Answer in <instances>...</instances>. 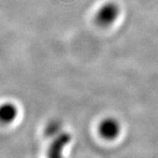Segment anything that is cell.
Segmentation results:
<instances>
[{"mask_svg":"<svg viewBox=\"0 0 158 158\" xmlns=\"http://www.w3.org/2000/svg\"><path fill=\"white\" fill-rule=\"evenodd\" d=\"M119 13L120 10L116 3L107 2L98 9L94 20L99 27L107 28L117 21Z\"/></svg>","mask_w":158,"mask_h":158,"instance_id":"cell-1","label":"cell"},{"mask_svg":"<svg viewBox=\"0 0 158 158\" xmlns=\"http://www.w3.org/2000/svg\"><path fill=\"white\" fill-rule=\"evenodd\" d=\"M98 131L103 139L106 141H113L120 135L121 125L115 118H105L98 124Z\"/></svg>","mask_w":158,"mask_h":158,"instance_id":"cell-2","label":"cell"},{"mask_svg":"<svg viewBox=\"0 0 158 158\" xmlns=\"http://www.w3.org/2000/svg\"><path fill=\"white\" fill-rule=\"evenodd\" d=\"M19 115V108L13 102L8 101L0 104V123L11 124Z\"/></svg>","mask_w":158,"mask_h":158,"instance_id":"cell-3","label":"cell"}]
</instances>
